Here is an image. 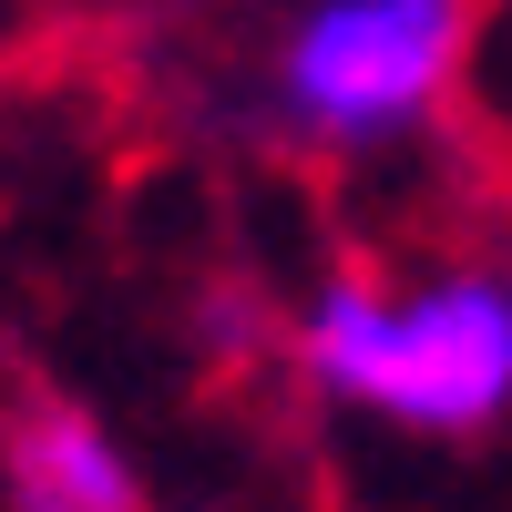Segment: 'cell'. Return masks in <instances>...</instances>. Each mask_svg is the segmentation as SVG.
Instances as JSON below:
<instances>
[{
	"instance_id": "1",
	"label": "cell",
	"mask_w": 512,
	"mask_h": 512,
	"mask_svg": "<svg viewBox=\"0 0 512 512\" xmlns=\"http://www.w3.org/2000/svg\"><path fill=\"white\" fill-rule=\"evenodd\" d=\"M297 369L420 441H482L512 420V277L441 267L420 287L328 277L297 318Z\"/></svg>"
},
{
	"instance_id": "2",
	"label": "cell",
	"mask_w": 512,
	"mask_h": 512,
	"mask_svg": "<svg viewBox=\"0 0 512 512\" xmlns=\"http://www.w3.org/2000/svg\"><path fill=\"white\" fill-rule=\"evenodd\" d=\"M472 31L482 0H308L277 41V113L318 154L400 144L451 103Z\"/></svg>"
},
{
	"instance_id": "3",
	"label": "cell",
	"mask_w": 512,
	"mask_h": 512,
	"mask_svg": "<svg viewBox=\"0 0 512 512\" xmlns=\"http://www.w3.org/2000/svg\"><path fill=\"white\" fill-rule=\"evenodd\" d=\"M0 502L11 512H154L134 451L82 400H21L0 420Z\"/></svg>"
}]
</instances>
